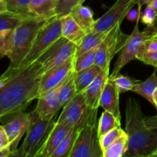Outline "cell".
Here are the masks:
<instances>
[{"instance_id":"cell-1","label":"cell","mask_w":157,"mask_h":157,"mask_svg":"<svg viewBox=\"0 0 157 157\" xmlns=\"http://www.w3.org/2000/svg\"><path fill=\"white\" fill-rule=\"evenodd\" d=\"M42 74V66L38 60L25 67H8L3 74L6 80L0 88V121L24 111L38 99Z\"/></svg>"},{"instance_id":"cell-2","label":"cell","mask_w":157,"mask_h":157,"mask_svg":"<svg viewBox=\"0 0 157 157\" xmlns=\"http://www.w3.org/2000/svg\"><path fill=\"white\" fill-rule=\"evenodd\" d=\"M139 102L128 98L125 109V132L128 136V149L124 157L155 156L157 152V129L146 124Z\"/></svg>"},{"instance_id":"cell-3","label":"cell","mask_w":157,"mask_h":157,"mask_svg":"<svg viewBox=\"0 0 157 157\" xmlns=\"http://www.w3.org/2000/svg\"><path fill=\"white\" fill-rule=\"evenodd\" d=\"M50 18L26 16L12 32L11 47L7 57L9 67L17 68L30 51L38 32Z\"/></svg>"},{"instance_id":"cell-4","label":"cell","mask_w":157,"mask_h":157,"mask_svg":"<svg viewBox=\"0 0 157 157\" xmlns=\"http://www.w3.org/2000/svg\"><path fill=\"white\" fill-rule=\"evenodd\" d=\"M31 113V123L24 141L19 148L12 153L11 156L39 157L49 134L55 127V117L51 121L40 118L35 111Z\"/></svg>"},{"instance_id":"cell-5","label":"cell","mask_w":157,"mask_h":157,"mask_svg":"<svg viewBox=\"0 0 157 157\" xmlns=\"http://www.w3.org/2000/svg\"><path fill=\"white\" fill-rule=\"evenodd\" d=\"M98 109L87 104L83 93H78L73 99L63 107L57 120L58 122L68 123L77 130L88 125H98Z\"/></svg>"},{"instance_id":"cell-6","label":"cell","mask_w":157,"mask_h":157,"mask_svg":"<svg viewBox=\"0 0 157 157\" xmlns=\"http://www.w3.org/2000/svg\"><path fill=\"white\" fill-rule=\"evenodd\" d=\"M61 37V20L55 16L50 18L38 32L30 51L17 68L31 64Z\"/></svg>"},{"instance_id":"cell-7","label":"cell","mask_w":157,"mask_h":157,"mask_svg":"<svg viewBox=\"0 0 157 157\" xmlns=\"http://www.w3.org/2000/svg\"><path fill=\"white\" fill-rule=\"evenodd\" d=\"M121 23L114 25L107 32V35L98 45L94 64L102 70L110 68L112 59L117 54L121 52L128 38V35L121 30Z\"/></svg>"},{"instance_id":"cell-8","label":"cell","mask_w":157,"mask_h":157,"mask_svg":"<svg viewBox=\"0 0 157 157\" xmlns=\"http://www.w3.org/2000/svg\"><path fill=\"white\" fill-rule=\"evenodd\" d=\"M98 125H88L78 130L70 157H103Z\"/></svg>"},{"instance_id":"cell-9","label":"cell","mask_w":157,"mask_h":157,"mask_svg":"<svg viewBox=\"0 0 157 157\" xmlns=\"http://www.w3.org/2000/svg\"><path fill=\"white\" fill-rule=\"evenodd\" d=\"M139 22L140 21H136L133 32L130 35H128V38L122 50L120 52V56L118 57L117 61L115 63L114 67L110 76L120 73L121 69L126 64L133 60L136 59V56L144 52V41L151 37V35L145 29L143 32L140 31Z\"/></svg>"},{"instance_id":"cell-10","label":"cell","mask_w":157,"mask_h":157,"mask_svg":"<svg viewBox=\"0 0 157 157\" xmlns=\"http://www.w3.org/2000/svg\"><path fill=\"white\" fill-rule=\"evenodd\" d=\"M76 48L77 44L64 37L58 38L38 58L42 66L43 72L60 65L69 58L75 57Z\"/></svg>"},{"instance_id":"cell-11","label":"cell","mask_w":157,"mask_h":157,"mask_svg":"<svg viewBox=\"0 0 157 157\" xmlns=\"http://www.w3.org/2000/svg\"><path fill=\"white\" fill-rule=\"evenodd\" d=\"M136 5V0H117L114 4L101 18L95 20L92 31L108 32L114 25L122 22L129 11Z\"/></svg>"},{"instance_id":"cell-12","label":"cell","mask_w":157,"mask_h":157,"mask_svg":"<svg viewBox=\"0 0 157 157\" xmlns=\"http://www.w3.org/2000/svg\"><path fill=\"white\" fill-rule=\"evenodd\" d=\"M74 61L75 57H72L63 64L43 72L40 80V94L59 87L74 71Z\"/></svg>"},{"instance_id":"cell-13","label":"cell","mask_w":157,"mask_h":157,"mask_svg":"<svg viewBox=\"0 0 157 157\" xmlns=\"http://www.w3.org/2000/svg\"><path fill=\"white\" fill-rule=\"evenodd\" d=\"M30 123L31 113L22 111L12 115L3 125L10 142L12 153L18 149V145L25 133H26Z\"/></svg>"},{"instance_id":"cell-14","label":"cell","mask_w":157,"mask_h":157,"mask_svg":"<svg viewBox=\"0 0 157 157\" xmlns=\"http://www.w3.org/2000/svg\"><path fill=\"white\" fill-rule=\"evenodd\" d=\"M57 89L58 87L52 89L40 94L38 98V103L34 111L42 120L54 119L60 109L62 108L57 96Z\"/></svg>"},{"instance_id":"cell-15","label":"cell","mask_w":157,"mask_h":157,"mask_svg":"<svg viewBox=\"0 0 157 157\" xmlns=\"http://www.w3.org/2000/svg\"><path fill=\"white\" fill-rule=\"evenodd\" d=\"M109 76L110 68L102 70L94 81L82 92L87 104L92 108L98 109L100 107V100Z\"/></svg>"},{"instance_id":"cell-16","label":"cell","mask_w":157,"mask_h":157,"mask_svg":"<svg viewBox=\"0 0 157 157\" xmlns=\"http://www.w3.org/2000/svg\"><path fill=\"white\" fill-rule=\"evenodd\" d=\"M72 128L73 127L68 123L58 122L56 121L39 157H52L53 153Z\"/></svg>"},{"instance_id":"cell-17","label":"cell","mask_w":157,"mask_h":157,"mask_svg":"<svg viewBox=\"0 0 157 157\" xmlns=\"http://www.w3.org/2000/svg\"><path fill=\"white\" fill-rule=\"evenodd\" d=\"M120 91L113 81L108 78L104 86L102 95L100 100V106L104 110L110 112L121 121L120 111Z\"/></svg>"},{"instance_id":"cell-18","label":"cell","mask_w":157,"mask_h":157,"mask_svg":"<svg viewBox=\"0 0 157 157\" xmlns=\"http://www.w3.org/2000/svg\"><path fill=\"white\" fill-rule=\"evenodd\" d=\"M61 36L78 45L87 33L77 23L71 14L61 18Z\"/></svg>"},{"instance_id":"cell-19","label":"cell","mask_w":157,"mask_h":157,"mask_svg":"<svg viewBox=\"0 0 157 157\" xmlns=\"http://www.w3.org/2000/svg\"><path fill=\"white\" fill-rule=\"evenodd\" d=\"M58 0H31L29 11L32 16L52 18L55 16Z\"/></svg>"},{"instance_id":"cell-20","label":"cell","mask_w":157,"mask_h":157,"mask_svg":"<svg viewBox=\"0 0 157 157\" xmlns=\"http://www.w3.org/2000/svg\"><path fill=\"white\" fill-rule=\"evenodd\" d=\"M102 69L96 64L90 66L87 68L78 71L74 72L75 75V83L77 93H82L98 77L101 72Z\"/></svg>"},{"instance_id":"cell-21","label":"cell","mask_w":157,"mask_h":157,"mask_svg":"<svg viewBox=\"0 0 157 157\" xmlns=\"http://www.w3.org/2000/svg\"><path fill=\"white\" fill-rule=\"evenodd\" d=\"M71 15L86 33L91 32L95 20L94 18V12L90 8L80 5L71 11Z\"/></svg>"},{"instance_id":"cell-22","label":"cell","mask_w":157,"mask_h":157,"mask_svg":"<svg viewBox=\"0 0 157 157\" xmlns=\"http://www.w3.org/2000/svg\"><path fill=\"white\" fill-rule=\"evenodd\" d=\"M157 89V75L156 68L153 73L144 81H140L133 88L132 91L140 95L154 106L153 102V94Z\"/></svg>"},{"instance_id":"cell-23","label":"cell","mask_w":157,"mask_h":157,"mask_svg":"<svg viewBox=\"0 0 157 157\" xmlns=\"http://www.w3.org/2000/svg\"><path fill=\"white\" fill-rule=\"evenodd\" d=\"M107 32H98L91 31L84 35L79 44L77 45L76 52H75V58H77L79 55L98 47L102 40L104 39L105 35H107Z\"/></svg>"},{"instance_id":"cell-24","label":"cell","mask_w":157,"mask_h":157,"mask_svg":"<svg viewBox=\"0 0 157 157\" xmlns=\"http://www.w3.org/2000/svg\"><path fill=\"white\" fill-rule=\"evenodd\" d=\"M77 94L78 93L75 87V75L73 71L57 89V96L62 108L73 99Z\"/></svg>"},{"instance_id":"cell-25","label":"cell","mask_w":157,"mask_h":157,"mask_svg":"<svg viewBox=\"0 0 157 157\" xmlns=\"http://www.w3.org/2000/svg\"><path fill=\"white\" fill-rule=\"evenodd\" d=\"M128 149V136L125 130L103 153V157H124Z\"/></svg>"},{"instance_id":"cell-26","label":"cell","mask_w":157,"mask_h":157,"mask_svg":"<svg viewBox=\"0 0 157 157\" xmlns=\"http://www.w3.org/2000/svg\"><path fill=\"white\" fill-rule=\"evenodd\" d=\"M117 127H121V121L107 110H104L98 121V136H101Z\"/></svg>"},{"instance_id":"cell-27","label":"cell","mask_w":157,"mask_h":157,"mask_svg":"<svg viewBox=\"0 0 157 157\" xmlns=\"http://www.w3.org/2000/svg\"><path fill=\"white\" fill-rule=\"evenodd\" d=\"M78 130L72 128L53 153L52 157H70L74 144L78 136Z\"/></svg>"},{"instance_id":"cell-28","label":"cell","mask_w":157,"mask_h":157,"mask_svg":"<svg viewBox=\"0 0 157 157\" xmlns=\"http://www.w3.org/2000/svg\"><path fill=\"white\" fill-rule=\"evenodd\" d=\"M25 17L8 10L0 12V32L14 30Z\"/></svg>"},{"instance_id":"cell-29","label":"cell","mask_w":157,"mask_h":157,"mask_svg":"<svg viewBox=\"0 0 157 157\" xmlns=\"http://www.w3.org/2000/svg\"><path fill=\"white\" fill-rule=\"evenodd\" d=\"M109 79L114 83L121 94L132 91L134 86L140 81V80H136L132 77L120 73L113 76H109Z\"/></svg>"},{"instance_id":"cell-30","label":"cell","mask_w":157,"mask_h":157,"mask_svg":"<svg viewBox=\"0 0 157 157\" xmlns=\"http://www.w3.org/2000/svg\"><path fill=\"white\" fill-rule=\"evenodd\" d=\"M98 48V47L94 48L79 55L77 58H75V61H74V72L75 73L81 71L94 64Z\"/></svg>"},{"instance_id":"cell-31","label":"cell","mask_w":157,"mask_h":157,"mask_svg":"<svg viewBox=\"0 0 157 157\" xmlns=\"http://www.w3.org/2000/svg\"><path fill=\"white\" fill-rule=\"evenodd\" d=\"M85 1L86 0H58L55 16L61 18L65 15H70L76 6L83 5Z\"/></svg>"},{"instance_id":"cell-32","label":"cell","mask_w":157,"mask_h":157,"mask_svg":"<svg viewBox=\"0 0 157 157\" xmlns=\"http://www.w3.org/2000/svg\"><path fill=\"white\" fill-rule=\"evenodd\" d=\"M30 1L31 0H6L7 10L23 16H30Z\"/></svg>"},{"instance_id":"cell-33","label":"cell","mask_w":157,"mask_h":157,"mask_svg":"<svg viewBox=\"0 0 157 157\" xmlns=\"http://www.w3.org/2000/svg\"><path fill=\"white\" fill-rule=\"evenodd\" d=\"M124 132V130L121 128V127H117L110 130V131L107 132V133L104 134L103 136H100V144H101V147L102 148L103 153Z\"/></svg>"},{"instance_id":"cell-34","label":"cell","mask_w":157,"mask_h":157,"mask_svg":"<svg viewBox=\"0 0 157 157\" xmlns=\"http://www.w3.org/2000/svg\"><path fill=\"white\" fill-rule=\"evenodd\" d=\"M13 30L0 32V58L7 56L11 47V41Z\"/></svg>"},{"instance_id":"cell-35","label":"cell","mask_w":157,"mask_h":157,"mask_svg":"<svg viewBox=\"0 0 157 157\" xmlns=\"http://www.w3.org/2000/svg\"><path fill=\"white\" fill-rule=\"evenodd\" d=\"M136 59L157 68V51H145L138 55Z\"/></svg>"},{"instance_id":"cell-36","label":"cell","mask_w":157,"mask_h":157,"mask_svg":"<svg viewBox=\"0 0 157 157\" xmlns=\"http://www.w3.org/2000/svg\"><path fill=\"white\" fill-rule=\"evenodd\" d=\"M156 16L157 12L156 9L150 3V4L147 5V7L141 15V21L144 24L147 25V26H150L155 21Z\"/></svg>"},{"instance_id":"cell-37","label":"cell","mask_w":157,"mask_h":157,"mask_svg":"<svg viewBox=\"0 0 157 157\" xmlns=\"http://www.w3.org/2000/svg\"><path fill=\"white\" fill-rule=\"evenodd\" d=\"M141 9H142V6L140 4L137 5V9H134V7L132 8L128 13L127 14V18L128 21H132V22H136V21H140L141 18V15H142V12H141Z\"/></svg>"},{"instance_id":"cell-38","label":"cell","mask_w":157,"mask_h":157,"mask_svg":"<svg viewBox=\"0 0 157 157\" xmlns=\"http://www.w3.org/2000/svg\"><path fill=\"white\" fill-rule=\"evenodd\" d=\"M145 51H157V33L153 35L144 41V52Z\"/></svg>"},{"instance_id":"cell-39","label":"cell","mask_w":157,"mask_h":157,"mask_svg":"<svg viewBox=\"0 0 157 157\" xmlns=\"http://www.w3.org/2000/svg\"><path fill=\"white\" fill-rule=\"evenodd\" d=\"M0 146L2 149L10 148V142H9V137L6 133L4 126L0 125Z\"/></svg>"},{"instance_id":"cell-40","label":"cell","mask_w":157,"mask_h":157,"mask_svg":"<svg viewBox=\"0 0 157 157\" xmlns=\"http://www.w3.org/2000/svg\"><path fill=\"white\" fill-rule=\"evenodd\" d=\"M146 124L151 129H157V115L153 117H146Z\"/></svg>"},{"instance_id":"cell-41","label":"cell","mask_w":157,"mask_h":157,"mask_svg":"<svg viewBox=\"0 0 157 157\" xmlns=\"http://www.w3.org/2000/svg\"><path fill=\"white\" fill-rule=\"evenodd\" d=\"M145 30L147 31L151 36L153 35H154V34L157 33V16L156 19H155V21H153V24L150 26H147Z\"/></svg>"},{"instance_id":"cell-42","label":"cell","mask_w":157,"mask_h":157,"mask_svg":"<svg viewBox=\"0 0 157 157\" xmlns=\"http://www.w3.org/2000/svg\"><path fill=\"white\" fill-rule=\"evenodd\" d=\"M12 150L10 148H6L0 150V157H8L11 156Z\"/></svg>"},{"instance_id":"cell-43","label":"cell","mask_w":157,"mask_h":157,"mask_svg":"<svg viewBox=\"0 0 157 157\" xmlns=\"http://www.w3.org/2000/svg\"><path fill=\"white\" fill-rule=\"evenodd\" d=\"M153 0H136V5L140 4L141 6H144V5H148L151 3Z\"/></svg>"},{"instance_id":"cell-44","label":"cell","mask_w":157,"mask_h":157,"mask_svg":"<svg viewBox=\"0 0 157 157\" xmlns=\"http://www.w3.org/2000/svg\"><path fill=\"white\" fill-rule=\"evenodd\" d=\"M7 11V6H6V0L5 1H1L0 0V12H6Z\"/></svg>"},{"instance_id":"cell-45","label":"cell","mask_w":157,"mask_h":157,"mask_svg":"<svg viewBox=\"0 0 157 157\" xmlns=\"http://www.w3.org/2000/svg\"><path fill=\"white\" fill-rule=\"evenodd\" d=\"M153 102H154V107H156V108L157 109V89L155 90L154 94H153Z\"/></svg>"},{"instance_id":"cell-46","label":"cell","mask_w":157,"mask_h":157,"mask_svg":"<svg viewBox=\"0 0 157 157\" xmlns=\"http://www.w3.org/2000/svg\"><path fill=\"white\" fill-rule=\"evenodd\" d=\"M150 4L152 5V6H153V8H154L155 9H156V12H157V0H153V2H152Z\"/></svg>"},{"instance_id":"cell-47","label":"cell","mask_w":157,"mask_h":157,"mask_svg":"<svg viewBox=\"0 0 157 157\" xmlns=\"http://www.w3.org/2000/svg\"><path fill=\"white\" fill-rule=\"evenodd\" d=\"M155 156H157V152H156V155H155Z\"/></svg>"},{"instance_id":"cell-48","label":"cell","mask_w":157,"mask_h":157,"mask_svg":"<svg viewBox=\"0 0 157 157\" xmlns=\"http://www.w3.org/2000/svg\"><path fill=\"white\" fill-rule=\"evenodd\" d=\"M0 150H2V147H1V146H0Z\"/></svg>"},{"instance_id":"cell-49","label":"cell","mask_w":157,"mask_h":157,"mask_svg":"<svg viewBox=\"0 0 157 157\" xmlns=\"http://www.w3.org/2000/svg\"><path fill=\"white\" fill-rule=\"evenodd\" d=\"M1 1H5V0H1Z\"/></svg>"}]
</instances>
